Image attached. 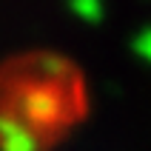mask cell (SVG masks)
Here are the masks:
<instances>
[{
	"instance_id": "6da1fadb",
	"label": "cell",
	"mask_w": 151,
	"mask_h": 151,
	"mask_svg": "<svg viewBox=\"0 0 151 151\" xmlns=\"http://www.w3.org/2000/svg\"><path fill=\"white\" fill-rule=\"evenodd\" d=\"M6 111L12 117L20 120V123L37 137L40 145H46V140L54 137L57 128L68 120L60 91L51 88V86H43V83H37V86L32 83V86L17 88Z\"/></svg>"
},
{
	"instance_id": "7a4b0ae2",
	"label": "cell",
	"mask_w": 151,
	"mask_h": 151,
	"mask_svg": "<svg viewBox=\"0 0 151 151\" xmlns=\"http://www.w3.org/2000/svg\"><path fill=\"white\" fill-rule=\"evenodd\" d=\"M43 145L37 143V137L12 117L6 109H0V151H40Z\"/></svg>"
},
{
	"instance_id": "3957f363",
	"label": "cell",
	"mask_w": 151,
	"mask_h": 151,
	"mask_svg": "<svg viewBox=\"0 0 151 151\" xmlns=\"http://www.w3.org/2000/svg\"><path fill=\"white\" fill-rule=\"evenodd\" d=\"M71 6H74V12L80 17L91 20V23L103 17V3H100V0H71Z\"/></svg>"
},
{
	"instance_id": "277c9868",
	"label": "cell",
	"mask_w": 151,
	"mask_h": 151,
	"mask_svg": "<svg viewBox=\"0 0 151 151\" xmlns=\"http://www.w3.org/2000/svg\"><path fill=\"white\" fill-rule=\"evenodd\" d=\"M134 49L140 51L143 57H148V60H151V29H148V32H143V34L134 40Z\"/></svg>"
}]
</instances>
